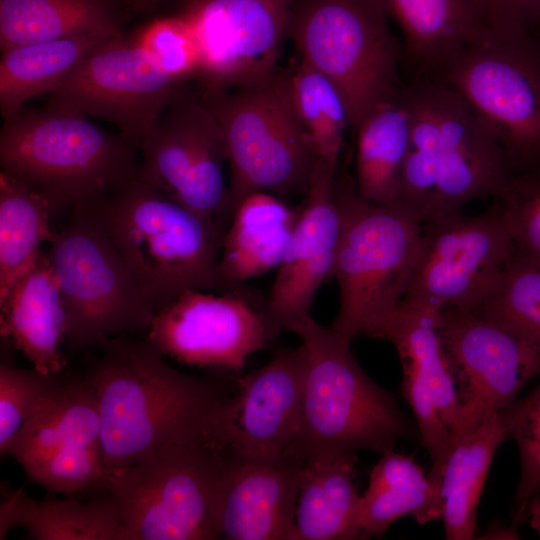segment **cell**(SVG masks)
I'll use <instances>...</instances> for the list:
<instances>
[{
  "label": "cell",
  "instance_id": "obj_1",
  "mask_svg": "<svg viewBox=\"0 0 540 540\" xmlns=\"http://www.w3.org/2000/svg\"><path fill=\"white\" fill-rule=\"evenodd\" d=\"M85 376L98 400L108 471L166 446L223 449L233 439L236 384L183 373L147 339H109Z\"/></svg>",
  "mask_w": 540,
  "mask_h": 540
},
{
  "label": "cell",
  "instance_id": "obj_2",
  "mask_svg": "<svg viewBox=\"0 0 540 540\" xmlns=\"http://www.w3.org/2000/svg\"><path fill=\"white\" fill-rule=\"evenodd\" d=\"M405 91L412 130L396 202L424 224L460 213L474 199L499 198L513 175L490 127L441 80Z\"/></svg>",
  "mask_w": 540,
  "mask_h": 540
},
{
  "label": "cell",
  "instance_id": "obj_3",
  "mask_svg": "<svg viewBox=\"0 0 540 540\" xmlns=\"http://www.w3.org/2000/svg\"><path fill=\"white\" fill-rule=\"evenodd\" d=\"M156 312L191 289L227 292L219 260L227 225L177 203L138 175L86 202Z\"/></svg>",
  "mask_w": 540,
  "mask_h": 540
},
{
  "label": "cell",
  "instance_id": "obj_4",
  "mask_svg": "<svg viewBox=\"0 0 540 540\" xmlns=\"http://www.w3.org/2000/svg\"><path fill=\"white\" fill-rule=\"evenodd\" d=\"M306 355L297 434L288 446L304 460L357 450L383 452L397 440H420L416 423L392 393L360 367L350 343L308 317L293 331Z\"/></svg>",
  "mask_w": 540,
  "mask_h": 540
},
{
  "label": "cell",
  "instance_id": "obj_5",
  "mask_svg": "<svg viewBox=\"0 0 540 540\" xmlns=\"http://www.w3.org/2000/svg\"><path fill=\"white\" fill-rule=\"evenodd\" d=\"M137 149L85 116L46 107L23 109L0 131L1 171L44 197L53 215L135 178Z\"/></svg>",
  "mask_w": 540,
  "mask_h": 540
},
{
  "label": "cell",
  "instance_id": "obj_6",
  "mask_svg": "<svg viewBox=\"0 0 540 540\" xmlns=\"http://www.w3.org/2000/svg\"><path fill=\"white\" fill-rule=\"evenodd\" d=\"M228 153L231 216L247 195L305 196L318 157L297 111L290 69L230 89H199Z\"/></svg>",
  "mask_w": 540,
  "mask_h": 540
},
{
  "label": "cell",
  "instance_id": "obj_7",
  "mask_svg": "<svg viewBox=\"0 0 540 540\" xmlns=\"http://www.w3.org/2000/svg\"><path fill=\"white\" fill-rule=\"evenodd\" d=\"M388 18L381 0H295L290 14L286 35L337 89L355 131L400 90Z\"/></svg>",
  "mask_w": 540,
  "mask_h": 540
},
{
  "label": "cell",
  "instance_id": "obj_8",
  "mask_svg": "<svg viewBox=\"0 0 540 540\" xmlns=\"http://www.w3.org/2000/svg\"><path fill=\"white\" fill-rule=\"evenodd\" d=\"M227 448L172 445L108 471L102 485L117 503L129 540H213Z\"/></svg>",
  "mask_w": 540,
  "mask_h": 540
},
{
  "label": "cell",
  "instance_id": "obj_9",
  "mask_svg": "<svg viewBox=\"0 0 540 540\" xmlns=\"http://www.w3.org/2000/svg\"><path fill=\"white\" fill-rule=\"evenodd\" d=\"M48 243L71 352L149 329L155 311L87 203L70 210L66 225Z\"/></svg>",
  "mask_w": 540,
  "mask_h": 540
},
{
  "label": "cell",
  "instance_id": "obj_10",
  "mask_svg": "<svg viewBox=\"0 0 540 540\" xmlns=\"http://www.w3.org/2000/svg\"><path fill=\"white\" fill-rule=\"evenodd\" d=\"M422 234V220L401 204L358 197L332 272L339 289L335 332L349 342L359 335L383 338L408 291Z\"/></svg>",
  "mask_w": 540,
  "mask_h": 540
},
{
  "label": "cell",
  "instance_id": "obj_11",
  "mask_svg": "<svg viewBox=\"0 0 540 540\" xmlns=\"http://www.w3.org/2000/svg\"><path fill=\"white\" fill-rule=\"evenodd\" d=\"M440 80L494 132L511 170H540V46L529 32L491 29Z\"/></svg>",
  "mask_w": 540,
  "mask_h": 540
},
{
  "label": "cell",
  "instance_id": "obj_12",
  "mask_svg": "<svg viewBox=\"0 0 540 540\" xmlns=\"http://www.w3.org/2000/svg\"><path fill=\"white\" fill-rule=\"evenodd\" d=\"M138 176L208 219L231 220L228 153L222 130L198 92L181 88L142 140Z\"/></svg>",
  "mask_w": 540,
  "mask_h": 540
},
{
  "label": "cell",
  "instance_id": "obj_13",
  "mask_svg": "<svg viewBox=\"0 0 540 540\" xmlns=\"http://www.w3.org/2000/svg\"><path fill=\"white\" fill-rule=\"evenodd\" d=\"M513 248L498 199L478 215L460 212L425 222L413 276L401 302L438 311L474 310L499 278Z\"/></svg>",
  "mask_w": 540,
  "mask_h": 540
},
{
  "label": "cell",
  "instance_id": "obj_14",
  "mask_svg": "<svg viewBox=\"0 0 540 540\" xmlns=\"http://www.w3.org/2000/svg\"><path fill=\"white\" fill-rule=\"evenodd\" d=\"M185 85L166 74L123 33L89 55L54 87L45 107L110 122L139 149Z\"/></svg>",
  "mask_w": 540,
  "mask_h": 540
},
{
  "label": "cell",
  "instance_id": "obj_15",
  "mask_svg": "<svg viewBox=\"0 0 540 540\" xmlns=\"http://www.w3.org/2000/svg\"><path fill=\"white\" fill-rule=\"evenodd\" d=\"M183 292L153 317L146 339L186 365L238 372L282 330L248 288L214 295Z\"/></svg>",
  "mask_w": 540,
  "mask_h": 540
},
{
  "label": "cell",
  "instance_id": "obj_16",
  "mask_svg": "<svg viewBox=\"0 0 540 540\" xmlns=\"http://www.w3.org/2000/svg\"><path fill=\"white\" fill-rule=\"evenodd\" d=\"M28 478L49 492L71 495L108 474L103 461L96 392L85 377L62 381L9 445Z\"/></svg>",
  "mask_w": 540,
  "mask_h": 540
},
{
  "label": "cell",
  "instance_id": "obj_17",
  "mask_svg": "<svg viewBox=\"0 0 540 540\" xmlns=\"http://www.w3.org/2000/svg\"><path fill=\"white\" fill-rule=\"evenodd\" d=\"M439 332L460 404V425L453 441L476 430L540 375V346L471 310L442 309Z\"/></svg>",
  "mask_w": 540,
  "mask_h": 540
},
{
  "label": "cell",
  "instance_id": "obj_18",
  "mask_svg": "<svg viewBox=\"0 0 540 540\" xmlns=\"http://www.w3.org/2000/svg\"><path fill=\"white\" fill-rule=\"evenodd\" d=\"M359 195L355 180L318 159L285 257L266 300L282 330L310 317L323 282L332 277L344 230Z\"/></svg>",
  "mask_w": 540,
  "mask_h": 540
},
{
  "label": "cell",
  "instance_id": "obj_19",
  "mask_svg": "<svg viewBox=\"0 0 540 540\" xmlns=\"http://www.w3.org/2000/svg\"><path fill=\"white\" fill-rule=\"evenodd\" d=\"M295 0H173L202 45L200 89H230L274 72Z\"/></svg>",
  "mask_w": 540,
  "mask_h": 540
},
{
  "label": "cell",
  "instance_id": "obj_20",
  "mask_svg": "<svg viewBox=\"0 0 540 540\" xmlns=\"http://www.w3.org/2000/svg\"><path fill=\"white\" fill-rule=\"evenodd\" d=\"M304 458L287 447L276 455L227 448L220 530L230 540H293Z\"/></svg>",
  "mask_w": 540,
  "mask_h": 540
},
{
  "label": "cell",
  "instance_id": "obj_21",
  "mask_svg": "<svg viewBox=\"0 0 540 540\" xmlns=\"http://www.w3.org/2000/svg\"><path fill=\"white\" fill-rule=\"evenodd\" d=\"M305 372L301 344L280 350L263 367L237 378L230 446L251 455L283 452L298 431Z\"/></svg>",
  "mask_w": 540,
  "mask_h": 540
},
{
  "label": "cell",
  "instance_id": "obj_22",
  "mask_svg": "<svg viewBox=\"0 0 540 540\" xmlns=\"http://www.w3.org/2000/svg\"><path fill=\"white\" fill-rule=\"evenodd\" d=\"M0 332L44 374H60L67 361L66 312L47 252L0 299Z\"/></svg>",
  "mask_w": 540,
  "mask_h": 540
},
{
  "label": "cell",
  "instance_id": "obj_23",
  "mask_svg": "<svg viewBox=\"0 0 540 540\" xmlns=\"http://www.w3.org/2000/svg\"><path fill=\"white\" fill-rule=\"evenodd\" d=\"M400 26L405 53L420 70L440 76L492 28L480 0H381Z\"/></svg>",
  "mask_w": 540,
  "mask_h": 540
},
{
  "label": "cell",
  "instance_id": "obj_24",
  "mask_svg": "<svg viewBox=\"0 0 540 540\" xmlns=\"http://www.w3.org/2000/svg\"><path fill=\"white\" fill-rule=\"evenodd\" d=\"M301 208L289 207L269 192H253L235 207L225 231L219 268L234 286L282 263Z\"/></svg>",
  "mask_w": 540,
  "mask_h": 540
},
{
  "label": "cell",
  "instance_id": "obj_25",
  "mask_svg": "<svg viewBox=\"0 0 540 540\" xmlns=\"http://www.w3.org/2000/svg\"><path fill=\"white\" fill-rule=\"evenodd\" d=\"M355 453L305 460L295 513L293 540L362 538Z\"/></svg>",
  "mask_w": 540,
  "mask_h": 540
},
{
  "label": "cell",
  "instance_id": "obj_26",
  "mask_svg": "<svg viewBox=\"0 0 540 540\" xmlns=\"http://www.w3.org/2000/svg\"><path fill=\"white\" fill-rule=\"evenodd\" d=\"M118 0H0V49L85 34L124 33Z\"/></svg>",
  "mask_w": 540,
  "mask_h": 540
},
{
  "label": "cell",
  "instance_id": "obj_27",
  "mask_svg": "<svg viewBox=\"0 0 540 540\" xmlns=\"http://www.w3.org/2000/svg\"><path fill=\"white\" fill-rule=\"evenodd\" d=\"M16 526L36 540H129L117 503L109 494L88 501L36 500L20 488L1 502L0 539Z\"/></svg>",
  "mask_w": 540,
  "mask_h": 540
},
{
  "label": "cell",
  "instance_id": "obj_28",
  "mask_svg": "<svg viewBox=\"0 0 540 540\" xmlns=\"http://www.w3.org/2000/svg\"><path fill=\"white\" fill-rule=\"evenodd\" d=\"M412 114L405 90L379 104L356 132V191L365 201L395 203L410 149Z\"/></svg>",
  "mask_w": 540,
  "mask_h": 540
},
{
  "label": "cell",
  "instance_id": "obj_29",
  "mask_svg": "<svg viewBox=\"0 0 540 540\" xmlns=\"http://www.w3.org/2000/svg\"><path fill=\"white\" fill-rule=\"evenodd\" d=\"M373 466L369 484L360 497L362 538L382 537L395 521L411 515L419 524L441 519L440 486L412 457L386 449Z\"/></svg>",
  "mask_w": 540,
  "mask_h": 540
},
{
  "label": "cell",
  "instance_id": "obj_30",
  "mask_svg": "<svg viewBox=\"0 0 540 540\" xmlns=\"http://www.w3.org/2000/svg\"><path fill=\"white\" fill-rule=\"evenodd\" d=\"M115 36L118 35H76L1 51L0 111L3 119L18 114L31 98L49 93L84 59Z\"/></svg>",
  "mask_w": 540,
  "mask_h": 540
},
{
  "label": "cell",
  "instance_id": "obj_31",
  "mask_svg": "<svg viewBox=\"0 0 540 540\" xmlns=\"http://www.w3.org/2000/svg\"><path fill=\"white\" fill-rule=\"evenodd\" d=\"M507 436L496 413L470 434L451 441L440 485L446 539L475 538L476 512L484 483L492 459Z\"/></svg>",
  "mask_w": 540,
  "mask_h": 540
},
{
  "label": "cell",
  "instance_id": "obj_32",
  "mask_svg": "<svg viewBox=\"0 0 540 540\" xmlns=\"http://www.w3.org/2000/svg\"><path fill=\"white\" fill-rule=\"evenodd\" d=\"M440 313L400 302L383 338L394 345L401 365L412 367L430 387L452 438L460 425V404L452 365L439 332Z\"/></svg>",
  "mask_w": 540,
  "mask_h": 540
},
{
  "label": "cell",
  "instance_id": "obj_33",
  "mask_svg": "<svg viewBox=\"0 0 540 540\" xmlns=\"http://www.w3.org/2000/svg\"><path fill=\"white\" fill-rule=\"evenodd\" d=\"M52 217L44 197L0 172V299L33 265L41 243L52 239Z\"/></svg>",
  "mask_w": 540,
  "mask_h": 540
},
{
  "label": "cell",
  "instance_id": "obj_34",
  "mask_svg": "<svg viewBox=\"0 0 540 540\" xmlns=\"http://www.w3.org/2000/svg\"><path fill=\"white\" fill-rule=\"evenodd\" d=\"M471 311L540 346V267L513 248L499 278Z\"/></svg>",
  "mask_w": 540,
  "mask_h": 540
},
{
  "label": "cell",
  "instance_id": "obj_35",
  "mask_svg": "<svg viewBox=\"0 0 540 540\" xmlns=\"http://www.w3.org/2000/svg\"><path fill=\"white\" fill-rule=\"evenodd\" d=\"M290 71L295 105L318 159L338 166L350 127L342 97L330 80L301 59Z\"/></svg>",
  "mask_w": 540,
  "mask_h": 540
},
{
  "label": "cell",
  "instance_id": "obj_36",
  "mask_svg": "<svg viewBox=\"0 0 540 540\" xmlns=\"http://www.w3.org/2000/svg\"><path fill=\"white\" fill-rule=\"evenodd\" d=\"M129 35L174 80L197 81L202 74L201 42L191 24L182 17L175 14L154 17Z\"/></svg>",
  "mask_w": 540,
  "mask_h": 540
},
{
  "label": "cell",
  "instance_id": "obj_37",
  "mask_svg": "<svg viewBox=\"0 0 540 540\" xmlns=\"http://www.w3.org/2000/svg\"><path fill=\"white\" fill-rule=\"evenodd\" d=\"M498 414L519 450L520 475L512 503V525L518 527L527 518L531 498L540 493V382Z\"/></svg>",
  "mask_w": 540,
  "mask_h": 540
},
{
  "label": "cell",
  "instance_id": "obj_38",
  "mask_svg": "<svg viewBox=\"0 0 540 540\" xmlns=\"http://www.w3.org/2000/svg\"><path fill=\"white\" fill-rule=\"evenodd\" d=\"M59 374H44L6 362L0 366V454L23 425L56 392L62 383Z\"/></svg>",
  "mask_w": 540,
  "mask_h": 540
},
{
  "label": "cell",
  "instance_id": "obj_39",
  "mask_svg": "<svg viewBox=\"0 0 540 540\" xmlns=\"http://www.w3.org/2000/svg\"><path fill=\"white\" fill-rule=\"evenodd\" d=\"M496 199L515 250L540 267V170L513 175Z\"/></svg>",
  "mask_w": 540,
  "mask_h": 540
},
{
  "label": "cell",
  "instance_id": "obj_40",
  "mask_svg": "<svg viewBox=\"0 0 540 540\" xmlns=\"http://www.w3.org/2000/svg\"><path fill=\"white\" fill-rule=\"evenodd\" d=\"M490 27L501 33L529 32L540 18V0H480Z\"/></svg>",
  "mask_w": 540,
  "mask_h": 540
},
{
  "label": "cell",
  "instance_id": "obj_41",
  "mask_svg": "<svg viewBox=\"0 0 540 540\" xmlns=\"http://www.w3.org/2000/svg\"><path fill=\"white\" fill-rule=\"evenodd\" d=\"M131 13L153 15L160 10L165 0H118Z\"/></svg>",
  "mask_w": 540,
  "mask_h": 540
},
{
  "label": "cell",
  "instance_id": "obj_42",
  "mask_svg": "<svg viewBox=\"0 0 540 540\" xmlns=\"http://www.w3.org/2000/svg\"><path fill=\"white\" fill-rule=\"evenodd\" d=\"M481 539H519L520 535L517 531V527L504 526L503 524L494 522L488 530L484 533Z\"/></svg>",
  "mask_w": 540,
  "mask_h": 540
},
{
  "label": "cell",
  "instance_id": "obj_43",
  "mask_svg": "<svg viewBox=\"0 0 540 540\" xmlns=\"http://www.w3.org/2000/svg\"><path fill=\"white\" fill-rule=\"evenodd\" d=\"M527 518L530 519L531 527L540 538V493L531 498L527 508Z\"/></svg>",
  "mask_w": 540,
  "mask_h": 540
},
{
  "label": "cell",
  "instance_id": "obj_44",
  "mask_svg": "<svg viewBox=\"0 0 540 540\" xmlns=\"http://www.w3.org/2000/svg\"><path fill=\"white\" fill-rule=\"evenodd\" d=\"M532 29H536L537 32H538V34H539V38H538V40H536V42H537L538 45L540 46V18H539V20L535 23V25L531 28V30H532ZM531 30H530V31H531ZM530 31H529V32H530Z\"/></svg>",
  "mask_w": 540,
  "mask_h": 540
}]
</instances>
